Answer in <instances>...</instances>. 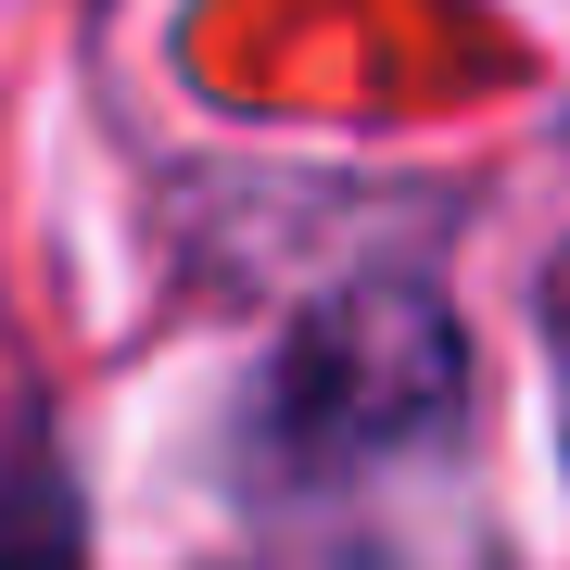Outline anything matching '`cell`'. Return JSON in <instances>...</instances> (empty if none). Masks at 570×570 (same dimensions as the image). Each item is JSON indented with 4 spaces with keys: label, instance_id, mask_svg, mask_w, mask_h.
Instances as JSON below:
<instances>
[{
    "label": "cell",
    "instance_id": "2",
    "mask_svg": "<svg viewBox=\"0 0 570 570\" xmlns=\"http://www.w3.org/2000/svg\"><path fill=\"white\" fill-rule=\"evenodd\" d=\"M0 570H89V508L39 431H0Z\"/></svg>",
    "mask_w": 570,
    "mask_h": 570
},
{
    "label": "cell",
    "instance_id": "1",
    "mask_svg": "<svg viewBox=\"0 0 570 570\" xmlns=\"http://www.w3.org/2000/svg\"><path fill=\"white\" fill-rule=\"evenodd\" d=\"M456 406V330L419 292H343L292 330V355L254 393V444L279 469H367L431 444Z\"/></svg>",
    "mask_w": 570,
    "mask_h": 570
}]
</instances>
